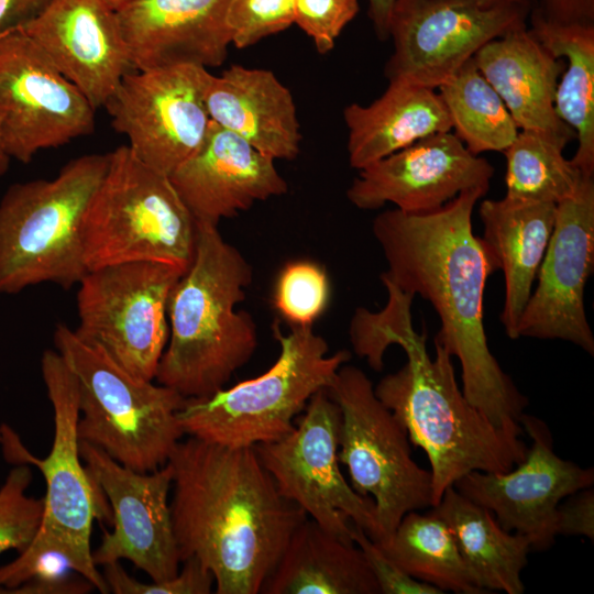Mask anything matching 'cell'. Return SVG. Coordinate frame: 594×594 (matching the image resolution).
Masks as SVG:
<instances>
[{
  "mask_svg": "<svg viewBox=\"0 0 594 594\" xmlns=\"http://www.w3.org/2000/svg\"><path fill=\"white\" fill-rule=\"evenodd\" d=\"M485 194L468 189L426 213L382 211L372 232L388 267L381 278L433 307L440 319L435 342L458 358L465 398L495 426L522 436L528 398L491 352L484 328L486 282L499 270L472 230L473 209Z\"/></svg>",
  "mask_w": 594,
  "mask_h": 594,
  "instance_id": "1",
  "label": "cell"
},
{
  "mask_svg": "<svg viewBox=\"0 0 594 594\" xmlns=\"http://www.w3.org/2000/svg\"><path fill=\"white\" fill-rule=\"evenodd\" d=\"M170 515L180 561L197 559L218 594H257L308 516L278 492L254 447L180 440Z\"/></svg>",
  "mask_w": 594,
  "mask_h": 594,
  "instance_id": "2",
  "label": "cell"
},
{
  "mask_svg": "<svg viewBox=\"0 0 594 594\" xmlns=\"http://www.w3.org/2000/svg\"><path fill=\"white\" fill-rule=\"evenodd\" d=\"M377 341L384 351L399 345L407 356L398 371L374 386V393L404 427L410 443L426 452L432 507L468 473H505L524 460L528 447L521 436L495 426L465 398L446 349L435 342V356L429 355L427 334L414 329L410 308L384 315Z\"/></svg>",
  "mask_w": 594,
  "mask_h": 594,
  "instance_id": "3",
  "label": "cell"
},
{
  "mask_svg": "<svg viewBox=\"0 0 594 594\" xmlns=\"http://www.w3.org/2000/svg\"><path fill=\"white\" fill-rule=\"evenodd\" d=\"M252 279L250 263L218 226L197 223L193 261L168 301L169 336L155 375L158 384L186 399L207 397L250 361L256 324L237 306Z\"/></svg>",
  "mask_w": 594,
  "mask_h": 594,
  "instance_id": "4",
  "label": "cell"
},
{
  "mask_svg": "<svg viewBox=\"0 0 594 594\" xmlns=\"http://www.w3.org/2000/svg\"><path fill=\"white\" fill-rule=\"evenodd\" d=\"M108 166V153L85 154L52 179L11 185L0 200V294L53 283L65 289L88 272L82 223Z\"/></svg>",
  "mask_w": 594,
  "mask_h": 594,
  "instance_id": "5",
  "label": "cell"
},
{
  "mask_svg": "<svg viewBox=\"0 0 594 594\" xmlns=\"http://www.w3.org/2000/svg\"><path fill=\"white\" fill-rule=\"evenodd\" d=\"M53 340L77 380L79 441L138 472L165 465L185 435L178 411L186 398L157 382L131 375L66 324L56 326Z\"/></svg>",
  "mask_w": 594,
  "mask_h": 594,
  "instance_id": "6",
  "label": "cell"
},
{
  "mask_svg": "<svg viewBox=\"0 0 594 594\" xmlns=\"http://www.w3.org/2000/svg\"><path fill=\"white\" fill-rule=\"evenodd\" d=\"M273 334L279 354L267 371L210 396L185 400L178 411L185 435L230 448L278 440L350 360L345 350L329 354L326 339L312 326L290 327L284 333L275 321Z\"/></svg>",
  "mask_w": 594,
  "mask_h": 594,
  "instance_id": "7",
  "label": "cell"
},
{
  "mask_svg": "<svg viewBox=\"0 0 594 594\" xmlns=\"http://www.w3.org/2000/svg\"><path fill=\"white\" fill-rule=\"evenodd\" d=\"M196 237V220L169 176L142 163L128 145L108 153L106 173L84 217L88 271L158 262L185 272Z\"/></svg>",
  "mask_w": 594,
  "mask_h": 594,
  "instance_id": "8",
  "label": "cell"
},
{
  "mask_svg": "<svg viewBox=\"0 0 594 594\" xmlns=\"http://www.w3.org/2000/svg\"><path fill=\"white\" fill-rule=\"evenodd\" d=\"M41 372L54 416L50 453L42 460L30 453L6 424L0 426L1 450L9 463L34 465L44 477L43 518L33 540L67 552L78 573L106 594V581L91 558L90 537L94 521L108 517L110 508L80 457L77 380L56 350L43 352Z\"/></svg>",
  "mask_w": 594,
  "mask_h": 594,
  "instance_id": "9",
  "label": "cell"
},
{
  "mask_svg": "<svg viewBox=\"0 0 594 594\" xmlns=\"http://www.w3.org/2000/svg\"><path fill=\"white\" fill-rule=\"evenodd\" d=\"M326 392L341 411L339 461L353 490L373 499L381 543L407 513L432 507L430 471L415 462L406 430L361 369L344 363Z\"/></svg>",
  "mask_w": 594,
  "mask_h": 594,
  "instance_id": "10",
  "label": "cell"
},
{
  "mask_svg": "<svg viewBox=\"0 0 594 594\" xmlns=\"http://www.w3.org/2000/svg\"><path fill=\"white\" fill-rule=\"evenodd\" d=\"M184 273L158 262L88 271L77 284L76 336L131 375L154 381L169 336V297Z\"/></svg>",
  "mask_w": 594,
  "mask_h": 594,
  "instance_id": "11",
  "label": "cell"
},
{
  "mask_svg": "<svg viewBox=\"0 0 594 594\" xmlns=\"http://www.w3.org/2000/svg\"><path fill=\"white\" fill-rule=\"evenodd\" d=\"M340 426V408L322 389L310 398L290 432L254 448L280 495L323 529L353 541V522L377 542L373 499L356 493L339 466Z\"/></svg>",
  "mask_w": 594,
  "mask_h": 594,
  "instance_id": "12",
  "label": "cell"
},
{
  "mask_svg": "<svg viewBox=\"0 0 594 594\" xmlns=\"http://www.w3.org/2000/svg\"><path fill=\"white\" fill-rule=\"evenodd\" d=\"M96 109L22 30L0 38V142L29 163L95 130Z\"/></svg>",
  "mask_w": 594,
  "mask_h": 594,
  "instance_id": "13",
  "label": "cell"
},
{
  "mask_svg": "<svg viewBox=\"0 0 594 594\" xmlns=\"http://www.w3.org/2000/svg\"><path fill=\"white\" fill-rule=\"evenodd\" d=\"M207 68L179 65L128 73L105 105L113 129L145 165L170 176L202 144L210 124Z\"/></svg>",
  "mask_w": 594,
  "mask_h": 594,
  "instance_id": "14",
  "label": "cell"
},
{
  "mask_svg": "<svg viewBox=\"0 0 594 594\" xmlns=\"http://www.w3.org/2000/svg\"><path fill=\"white\" fill-rule=\"evenodd\" d=\"M79 452L111 508L112 530L103 529L100 543L91 551L94 563L103 566L129 560L151 582L175 576L182 561L168 501L173 477L169 464L138 472L85 441H79Z\"/></svg>",
  "mask_w": 594,
  "mask_h": 594,
  "instance_id": "15",
  "label": "cell"
},
{
  "mask_svg": "<svg viewBox=\"0 0 594 594\" xmlns=\"http://www.w3.org/2000/svg\"><path fill=\"white\" fill-rule=\"evenodd\" d=\"M528 9L472 0H396L388 28V80L438 89L487 42L525 23Z\"/></svg>",
  "mask_w": 594,
  "mask_h": 594,
  "instance_id": "16",
  "label": "cell"
},
{
  "mask_svg": "<svg viewBox=\"0 0 594 594\" xmlns=\"http://www.w3.org/2000/svg\"><path fill=\"white\" fill-rule=\"evenodd\" d=\"M519 424L531 439L524 460L505 473L473 471L453 487L486 507L507 531L526 536L531 549L546 550L556 541L558 505L569 495L594 484V469L561 459L540 418L522 414Z\"/></svg>",
  "mask_w": 594,
  "mask_h": 594,
  "instance_id": "17",
  "label": "cell"
},
{
  "mask_svg": "<svg viewBox=\"0 0 594 594\" xmlns=\"http://www.w3.org/2000/svg\"><path fill=\"white\" fill-rule=\"evenodd\" d=\"M594 267V178L557 204L553 231L525 306L517 336L563 340L594 355V336L584 308L585 284Z\"/></svg>",
  "mask_w": 594,
  "mask_h": 594,
  "instance_id": "18",
  "label": "cell"
},
{
  "mask_svg": "<svg viewBox=\"0 0 594 594\" xmlns=\"http://www.w3.org/2000/svg\"><path fill=\"white\" fill-rule=\"evenodd\" d=\"M494 167L454 133L424 138L361 169L346 190L361 210L393 204L405 213L435 211L468 189L487 193Z\"/></svg>",
  "mask_w": 594,
  "mask_h": 594,
  "instance_id": "19",
  "label": "cell"
},
{
  "mask_svg": "<svg viewBox=\"0 0 594 594\" xmlns=\"http://www.w3.org/2000/svg\"><path fill=\"white\" fill-rule=\"evenodd\" d=\"M22 31L96 110L134 70L116 11L105 0H51Z\"/></svg>",
  "mask_w": 594,
  "mask_h": 594,
  "instance_id": "20",
  "label": "cell"
},
{
  "mask_svg": "<svg viewBox=\"0 0 594 594\" xmlns=\"http://www.w3.org/2000/svg\"><path fill=\"white\" fill-rule=\"evenodd\" d=\"M230 0H129L114 9L136 70L218 67L228 57Z\"/></svg>",
  "mask_w": 594,
  "mask_h": 594,
  "instance_id": "21",
  "label": "cell"
},
{
  "mask_svg": "<svg viewBox=\"0 0 594 594\" xmlns=\"http://www.w3.org/2000/svg\"><path fill=\"white\" fill-rule=\"evenodd\" d=\"M169 178L196 222L212 226L288 191L273 158L212 120L200 147Z\"/></svg>",
  "mask_w": 594,
  "mask_h": 594,
  "instance_id": "22",
  "label": "cell"
},
{
  "mask_svg": "<svg viewBox=\"0 0 594 594\" xmlns=\"http://www.w3.org/2000/svg\"><path fill=\"white\" fill-rule=\"evenodd\" d=\"M202 96L210 120L264 155L294 160L300 152V124L290 90L272 70L231 65L220 76L208 70Z\"/></svg>",
  "mask_w": 594,
  "mask_h": 594,
  "instance_id": "23",
  "label": "cell"
},
{
  "mask_svg": "<svg viewBox=\"0 0 594 594\" xmlns=\"http://www.w3.org/2000/svg\"><path fill=\"white\" fill-rule=\"evenodd\" d=\"M473 59L519 130L540 132L566 144L575 138L554 110L556 89L564 65L525 23L487 42Z\"/></svg>",
  "mask_w": 594,
  "mask_h": 594,
  "instance_id": "24",
  "label": "cell"
},
{
  "mask_svg": "<svg viewBox=\"0 0 594 594\" xmlns=\"http://www.w3.org/2000/svg\"><path fill=\"white\" fill-rule=\"evenodd\" d=\"M556 212V204L507 197L486 199L480 205L481 239L505 277L501 321L507 337L513 340L518 339V323L547 251Z\"/></svg>",
  "mask_w": 594,
  "mask_h": 594,
  "instance_id": "25",
  "label": "cell"
},
{
  "mask_svg": "<svg viewBox=\"0 0 594 594\" xmlns=\"http://www.w3.org/2000/svg\"><path fill=\"white\" fill-rule=\"evenodd\" d=\"M351 167L361 169L429 135L452 130L448 110L436 89L404 79L389 80L369 106L343 110Z\"/></svg>",
  "mask_w": 594,
  "mask_h": 594,
  "instance_id": "26",
  "label": "cell"
},
{
  "mask_svg": "<svg viewBox=\"0 0 594 594\" xmlns=\"http://www.w3.org/2000/svg\"><path fill=\"white\" fill-rule=\"evenodd\" d=\"M264 594H381L362 550L307 517L294 530Z\"/></svg>",
  "mask_w": 594,
  "mask_h": 594,
  "instance_id": "27",
  "label": "cell"
},
{
  "mask_svg": "<svg viewBox=\"0 0 594 594\" xmlns=\"http://www.w3.org/2000/svg\"><path fill=\"white\" fill-rule=\"evenodd\" d=\"M431 512L453 535L465 564L480 587L487 593L522 594L521 571L528 563L530 540L501 527L490 509L447 488Z\"/></svg>",
  "mask_w": 594,
  "mask_h": 594,
  "instance_id": "28",
  "label": "cell"
},
{
  "mask_svg": "<svg viewBox=\"0 0 594 594\" xmlns=\"http://www.w3.org/2000/svg\"><path fill=\"white\" fill-rule=\"evenodd\" d=\"M530 31L553 56L568 62L557 85L554 110L578 140L571 162L594 177V23H560L535 11Z\"/></svg>",
  "mask_w": 594,
  "mask_h": 594,
  "instance_id": "29",
  "label": "cell"
},
{
  "mask_svg": "<svg viewBox=\"0 0 594 594\" xmlns=\"http://www.w3.org/2000/svg\"><path fill=\"white\" fill-rule=\"evenodd\" d=\"M377 544L408 575L442 592L487 593L473 578L446 522L432 512L407 513Z\"/></svg>",
  "mask_w": 594,
  "mask_h": 594,
  "instance_id": "30",
  "label": "cell"
},
{
  "mask_svg": "<svg viewBox=\"0 0 594 594\" xmlns=\"http://www.w3.org/2000/svg\"><path fill=\"white\" fill-rule=\"evenodd\" d=\"M455 136L473 154L504 152L519 128L473 57L439 87Z\"/></svg>",
  "mask_w": 594,
  "mask_h": 594,
  "instance_id": "31",
  "label": "cell"
},
{
  "mask_svg": "<svg viewBox=\"0 0 594 594\" xmlns=\"http://www.w3.org/2000/svg\"><path fill=\"white\" fill-rule=\"evenodd\" d=\"M565 145L547 134L519 130L503 152L506 158L505 197L557 205L571 196L585 175L564 157Z\"/></svg>",
  "mask_w": 594,
  "mask_h": 594,
  "instance_id": "32",
  "label": "cell"
},
{
  "mask_svg": "<svg viewBox=\"0 0 594 594\" xmlns=\"http://www.w3.org/2000/svg\"><path fill=\"white\" fill-rule=\"evenodd\" d=\"M330 298L326 271L310 261H293L280 271L273 294V305L290 327L312 326Z\"/></svg>",
  "mask_w": 594,
  "mask_h": 594,
  "instance_id": "33",
  "label": "cell"
},
{
  "mask_svg": "<svg viewBox=\"0 0 594 594\" xmlns=\"http://www.w3.org/2000/svg\"><path fill=\"white\" fill-rule=\"evenodd\" d=\"M32 479L31 465L14 464L0 486V554L22 552L41 526L44 499L26 495Z\"/></svg>",
  "mask_w": 594,
  "mask_h": 594,
  "instance_id": "34",
  "label": "cell"
},
{
  "mask_svg": "<svg viewBox=\"0 0 594 594\" xmlns=\"http://www.w3.org/2000/svg\"><path fill=\"white\" fill-rule=\"evenodd\" d=\"M227 24L231 44L246 48L294 24V0H230Z\"/></svg>",
  "mask_w": 594,
  "mask_h": 594,
  "instance_id": "35",
  "label": "cell"
},
{
  "mask_svg": "<svg viewBox=\"0 0 594 594\" xmlns=\"http://www.w3.org/2000/svg\"><path fill=\"white\" fill-rule=\"evenodd\" d=\"M102 569L108 592L113 594H209L215 585L212 573L195 558L183 561V569L163 582H141L130 576L120 562Z\"/></svg>",
  "mask_w": 594,
  "mask_h": 594,
  "instance_id": "36",
  "label": "cell"
},
{
  "mask_svg": "<svg viewBox=\"0 0 594 594\" xmlns=\"http://www.w3.org/2000/svg\"><path fill=\"white\" fill-rule=\"evenodd\" d=\"M359 9V0H294V23L312 40L319 54H327Z\"/></svg>",
  "mask_w": 594,
  "mask_h": 594,
  "instance_id": "37",
  "label": "cell"
},
{
  "mask_svg": "<svg viewBox=\"0 0 594 594\" xmlns=\"http://www.w3.org/2000/svg\"><path fill=\"white\" fill-rule=\"evenodd\" d=\"M351 537L362 550L381 594H441L433 585L404 572L367 534L352 522Z\"/></svg>",
  "mask_w": 594,
  "mask_h": 594,
  "instance_id": "38",
  "label": "cell"
},
{
  "mask_svg": "<svg viewBox=\"0 0 594 594\" xmlns=\"http://www.w3.org/2000/svg\"><path fill=\"white\" fill-rule=\"evenodd\" d=\"M560 502L556 510V535L584 536L594 540V490H580Z\"/></svg>",
  "mask_w": 594,
  "mask_h": 594,
  "instance_id": "39",
  "label": "cell"
},
{
  "mask_svg": "<svg viewBox=\"0 0 594 594\" xmlns=\"http://www.w3.org/2000/svg\"><path fill=\"white\" fill-rule=\"evenodd\" d=\"M536 12L560 23H594V0H538Z\"/></svg>",
  "mask_w": 594,
  "mask_h": 594,
  "instance_id": "40",
  "label": "cell"
},
{
  "mask_svg": "<svg viewBox=\"0 0 594 594\" xmlns=\"http://www.w3.org/2000/svg\"><path fill=\"white\" fill-rule=\"evenodd\" d=\"M51 0H0V38L22 30Z\"/></svg>",
  "mask_w": 594,
  "mask_h": 594,
  "instance_id": "41",
  "label": "cell"
},
{
  "mask_svg": "<svg viewBox=\"0 0 594 594\" xmlns=\"http://www.w3.org/2000/svg\"><path fill=\"white\" fill-rule=\"evenodd\" d=\"M396 0H367V14L380 40L388 38L389 19Z\"/></svg>",
  "mask_w": 594,
  "mask_h": 594,
  "instance_id": "42",
  "label": "cell"
},
{
  "mask_svg": "<svg viewBox=\"0 0 594 594\" xmlns=\"http://www.w3.org/2000/svg\"><path fill=\"white\" fill-rule=\"evenodd\" d=\"M484 8L518 6L528 9L529 0H472Z\"/></svg>",
  "mask_w": 594,
  "mask_h": 594,
  "instance_id": "43",
  "label": "cell"
},
{
  "mask_svg": "<svg viewBox=\"0 0 594 594\" xmlns=\"http://www.w3.org/2000/svg\"><path fill=\"white\" fill-rule=\"evenodd\" d=\"M11 158L6 154L0 142V176L4 175L9 168Z\"/></svg>",
  "mask_w": 594,
  "mask_h": 594,
  "instance_id": "44",
  "label": "cell"
},
{
  "mask_svg": "<svg viewBox=\"0 0 594 594\" xmlns=\"http://www.w3.org/2000/svg\"><path fill=\"white\" fill-rule=\"evenodd\" d=\"M113 10L129 0H105Z\"/></svg>",
  "mask_w": 594,
  "mask_h": 594,
  "instance_id": "45",
  "label": "cell"
}]
</instances>
